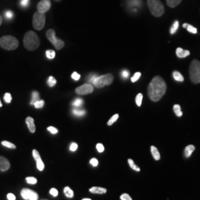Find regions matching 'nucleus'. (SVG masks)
Segmentation results:
<instances>
[{
	"label": "nucleus",
	"mask_w": 200,
	"mask_h": 200,
	"mask_svg": "<svg viewBox=\"0 0 200 200\" xmlns=\"http://www.w3.org/2000/svg\"><path fill=\"white\" fill-rule=\"evenodd\" d=\"M118 119H119V114H114V115L113 116L111 119H110L109 121H108V123H107V125H108V126H111V125H112L114 122H116Z\"/></svg>",
	"instance_id": "nucleus-29"
},
{
	"label": "nucleus",
	"mask_w": 200,
	"mask_h": 200,
	"mask_svg": "<svg viewBox=\"0 0 200 200\" xmlns=\"http://www.w3.org/2000/svg\"><path fill=\"white\" fill-rule=\"evenodd\" d=\"M0 47L7 51H13L19 47V41L12 36H4L0 38Z\"/></svg>",
	"instance_id": "nucleus-3"
},
{
	"label": "nucleus",
	"mask_w": 200,
	"mask_h": 200,
	"mask_svg": "<svg viewBox=\"0 0 200 200\" xmlns=\"http://www.w3.org/2000/svg\"><path fill=\"white\" fill-rule=\"evenodd\" d=\"M120 199L121 200H133L132 198L128 194H123L120 196Z\"/></svg>",
	"instance_id": "nucleus-40"
},
{
	"label": "nucleus",
	"mask_w": 200,
	"mask_h": 200,
	"mask_svg": "<svg viewBox=\"0 0 200 200\" xmlns=\"http://www.w3.org/2000/svg\"><path fill=\"white\" fill-rule=\"evenodd\" d=\"M113 81H114V76L111 74H107L105 75L99 76H97L94 79L92 85L97 88H102L106 85H111Z\"/></svg>",
	"instance_id": "nucleus-6"
},
{
	"label": "nucleus",
	"mask_w": 200,
	"mask_h": 200,
	"mask_svg": "<svg viewBox=\"0 0 200 200\" xmlns=\"http://www.w3.org/2000/svg\"><path fill=\"white\" fill-rule=\"evenodd\" d=\"M151 154H152L153 157L154 158V159L156 160V161H158V160L160 159L161 156H160L159 152L158 149H157L155 146H154V145L151 146Z\"/></svg>",
	"instance_id": "nucleus-18"
},
{
	"label": "nucleus",
	"mask_w": 200,
	"mask_h": 200,
	"mask_svg": "<svg viewBox=\"0 0 200 200\" xmlns=\"http://www.w3.org/2000/svg\"><path fill=\"white\" fill-rule=\"evenodd\" d=\"M173 109H174V114H176V116H178V117L182 116L183 113H182V111H181V107H180L179 105H178V104L174 105Z\"/></svg>",
	"instance_id": "nucleus-21"
},
{
	"label": "nucleus",
	"mask_w": 200,
	"mask_h": 200,
	"mask_svg": "<svg viewBox=\"0 0 200 200\" xmlns=\"http://www.w3.org/2000/svg\"><path fill=\"white\" fill-rule=\"evenodd\" d=\"M25 122H26L27 125H28V129H29L30 132L32 133V134L35 133L36 126H35V124H34V118H32V117H31V116H28L26 118V119H25Z\"/></svg>",
	"instance_id": "nucleus-14"
},
{
	"label": "nucleus",
	"mask_w": 200,
	"mask_h": 200,
	"mask_svg": "<svg viewBox=\"0 0 200 200\" xmlns=\"http://www.w3.org/2000/svg\"><path fill=\"white\" fill-rule=\"evenodd\" d=\"M96 148L97 151H98L99 153H102V152H104V151H105V147H104V145L101 143L97 144Z\"/></svg>",
	"instance_id": "nucleus-38"
},
{
	"label": "nucleus",
	"mask_w": 200,
	"mask_h": 200,
	"mask_svg": "<svg viewBox=\"0 0 200 200\" xmlns=\"http://www.w3.org/2000/svg\"><path fill=\"white\" fill-rule=\"evenodd\" d=\"M90 164H91L93 167L98 166V165H99L98 159L96 158H92L91 160H90Z\"/></svg>",
	"instance_id": "nucleus-39"
},
{
	"label": "nucleus",
	"mask_w": 200,
	"mask_h": 200,
	"mask_svg": "<svg viewBox=\"0 0 200 200\" xmlns=\"http://www.w3.org/2000/svg\"><path fill=\"white\" fill-rule=\"evenodd\" d=\"M64 194L68 198H73L74 196V193L69 187H65L64 188Z\"/></svg>",
	"instance_id": "nucleus-23"
},
{
	"label": "nucleus",
	"mask_w": 200,
	"mask_h": 200,
	"mask_svg": "<svg viewBox=\"0 0 200 200\" xmlns=\"http://www.w3.org/2000/svg\"><path fill=\"white\" fill-rule=\"evenodd\" d=\"M187 30H188V32L191 33V34H196L197 33V29L195 28V27L192 26V25H188V26H187Z\"/></svg>",
	"instance_id": "nucleus-36"
},
{
	"label": "nucleus",
	"mask_w": 200,
	"mask_h": 200,
	"mask_svg": "<svg viewBox=\"0 0 200 200\" xmlns=\"http://www.w3.org/2000/svg\"><path fill=\"white\" fill-rule=\"evenodd\" d=\"M4 100L6 103H11V100H12V96H11V94L9 93H6L4 96Z\"/></svg>",
	"instance_id": "nucleus-35"
},
{
	"label": "nucleus",
	"mask_w": 200,
	"mask_h": 200,
	"mask_svg": "<svg viewBox=\"0 0 200 200\" xmlns=\"http://www.w3.org/2000/svg\"><path fill=\"white\" fill-rule=\"evenodd\" d=\"M83 99L81 98H76L74 102H73V105L74 107H80L82 106L83 104Z\"/></svg>",
	"instance_id": "nucleus-30"
},
{
	"label": "nucleus",
	"mask_w": 200,
	"mask_h": 200,
	"mask_svg": "<svg viewBox=\"0 0 200 200\" xmlns=\"http://www.w3.org/2000/svg\"><path fill=\"white\" fill-rule=\"evenodd\" d=\"M49 193H50V194H51V195H52L54 197H56L59 194L58 191H57V190L54 188H51V189L50 190Z\"/></svg>",
	"instance_id": "nucleus-43"
},
{
	"label": "nucleus",
	"mask_w": 200,
	"mask_h": 200,
	"mask_svg": "<svg viewBox=\"0 0 200 200\" xmlns=\"http://www.w3.org/2000/svg\"><path fill=\"white\" fill-rule=\"evenodd\" d=\"M69 148H70V151L74 152V151H76L77 148H78V145H77L76 142H72V143L71 144V145H70Z\"/></svg>",
	"instance_id": "nucleus-41"
},
{
	"label": "nucleus",
	"mask_w": 200,
	"mask_h": 200,
	"mask_svg": "<svg viewBox=\"0 0 200 200\" xmlns=\"http://www.w3.org/2000/svg\"><path fill=\"white\" fill-rule=\"evenodd\" d=\"M179 26V21L176 20L175 22L173 23L172 26L171 27V29H170V34H174L178 30Z\"/></svg>",
	"instance_id": "nucleus-24"
},
{
	"label": "nucleus",
	"mask_w": 200,
	"mask_h": 200,
	"mask_svg": "<svg viewBox=\"0 0 200 200\" xmlns=\"http://www.w3.org/2000/svg\"><path fill=\"white\" fill-rule=\"evenodd\" d=\"M148 6L154 16H162L165 13V7L159 0H148Z\"/></svg>",
	"instance_id": "nucleus-4"
},
{
	"label": "nucleus",
	"mask_w": 200,
	"mask_h": 200,
	"mask_svg": "<svg viewBox=\"0 0 200 200\" xmlns=\"http://www.w3.org/2000/svg\"><path fill=\"white\" fill-rule=\"evenodd\" d=\"M176 54L179 58H185L190 55V51L188 50H183L181 48H178L176 50Z\"/></svg>",
	"instance_id": "nucleus-15"
},
{
	"label": "nucleus",
	"mask_w": 200,
	"mask_h": 200,
	"mask_svg": "<svg viewBox=\"0 0 200 200\" xmlns=\"http://www.w3.org/2000/svg\"><path fill=\"white\" fill-rule=\"evenodd\" d=\"M2 106V102H1V101H0V108Z\"/></svg>",
	"instance_id": "nucleus-52"
},
{
	"label": "nucleus",
	"mask_w": 200,
	"mask_h": 200,
	"mask_svg": "<svg viewBox=\"0 0 200 200\" xmlns=\"http://www.w3.org/2000/svg\"><path fill=\"white\" fill-rule=\"evenodd\" d=\"M93 91H94V86L90 83L84 84V85L76 88L75 90L76 94L80 96L88 95V94H91Z\"/></svg>",
	"instance_id": "nucleus-9"
},
{
	"label": "nucleus",
	"mask_w": 200,
	"mask_h": 200,
	"mask_svg": "<svg viewBox=\"0 0 200 200\" xmlns=\"http://www.w3.org/2000/svg\"><path fill=\"white\" fill-rule=\"evenodd\" d=\"M2 21H3V19H2V16L0 15V25L2 24Z\"/></svg>",
	"instance_id": "nucleus-49"
},
{
	"label": "nucleus",
	"mask_w": 200,
	"mask_h": 200,
	"mask_svg": "<svg viewBox=\"0 0 200 200\" xmlns=\"http://www.w3.org/2000/svg\"><path fill=\"white\" fill-rule=\"evenodd\" d=\"M1 144H2L3 146L6 147V148H11V149H16V148L14 144L11 143V142H8V141H2V142H1Z\"/></svg>",
	"instance_id": "nucleus-27"
},
{
	"label": "nucleus",
	"mask_w": 200,
	"mask_h": 200,
	"mask_svg": "<svg viewBox=\"0 0 200 200\" xmlns=\"http://www.w3.org/2000/svg\"><path fill=\"white\" fill-rule=\"evenodd\" d=\"M34 107L36 108H42L45 105V101L43 100H39L34 104Z\"/></svg>",
	"instance_id": "nucleus-34"
},
{
	"label": "nucleus",
	"mask_w": 200,
	"mask_h": 200,
	"mask_svg": "<svg viewBox=\"0 0 200 200\" xmlns=\"http://www.w3.org/2000/svg\"><path fill=\"white\" fill-rule=\"evenodd\" d=\"M27 183L30 184V185H36L37 183V179L35 177L33 176H28L25 179Z\"/></svg>",
	"instance_id": "nucleus-31"
},
{
	"label": "nucleus",
	"mask_w": 200,
	"mask_h": 200,
	"mask_svg": "<svg viewBox=\"0 0 200 200\" xmlns=\"http://www.w3.org/2000/svg\"><path fill=\"white\" fill-rule=\"evenodd\" d=\"M13 16H14V14L11 11H8L5 13V16H6L7 19H10L12 18Z\"/></svg>",
	"instance_id": "nucleus-48"
},
{
	"label": "nucleus",
	"mask_w": 200,
	"mask_h": 200,
	"mask_svg": "<svg viewBox=\"0 0 200 200\" xmlns=\"http://www.w3.org/2000/svg\"><path fill=\"white\" fill-rule=\"evenodd\" d=\"M73 114L74 115H75L76 116H83L85 115L86 112H85V110L82 109H74L73 111Z\"/></svg>",
	"instance_id": "nucleus-26"
},
{
	"label": "nucleus",
	"mask_w": 200,
	"mask_h": 200,
	"mask_svg": "<svg viewBox=\"0 0 200 200\" xmlns=\"http://www.w3.org/2000/svg\"><path fill=\"white\" fill-rule=\"evenodd\" d=\"M7 199L8 200H16V196L14 194L10 193V194H7Z\"/></svg>",
	"instance_id": "nucleus-47"
},
{
	"label": "nucleus",
	"mask_w": 200,
	"mask_h": 200,
	"mask_svg": "<svg viewBox=\"0 0 200 200\" xmlns=\"http://www.w3.org/2000/svg\"><path fill=\"white\" fill-rule=\"evenodd\" d=\"M29 1L30 0H21L20 4L22 5L23 8H26L28 5H29Z\"/></svg>",
	"instance_id": "nucleus-45"
},
{
	"label": "nucleus",
	"mask_w": 200,
	"mask_h": 200,
	"mask_svg": "<svg viewBox=\"0 0 200 200\" xmlns=\"http://www.w3.org/2000/svg\"><path fill=\"white\" fill-rule=\"evenodd\" d=\"M42 200H48V199H42Z\"/></svg>",
	"instance_id": "nucleus-53"
},
{
	"label": "nucleus",
	"mask_w": 200,
	"mask_h": 200,
	"mask_svg": "<svg viewBox=\"0 0 200 200\" xmlns=\"http://www.w3.org/2000/svg\"><path fill=\"white\" fill-rule=\"evenodd\" d=\"M39 100V94L37 91H34L32 93V99H31V105H34L36 102Z\"/></svg>",
	"instance_id": "nucleus-25"
},
{
	"label": "nucleus",
	"mask_w": 200,
	"mask_h": 200,
	"mask_svg": "<svg viewBox=\"0 0 200 200\" xmlns=\"http://www.w3.org/2000/svg\"><path fill=\"white\" fill-rule=\"evenodd\" d=\"M167 85L165 80L161 76H156L153 78L148 85V96L153 102H158L165 95Z\"/></svg>",
	"instance_id": "nucleus-1"
},
{
	"label": "nucleus",
	"mask_w": 200,
	"mask_h": 200,
	"mask_svg": "<svg viewBox=\"0 0 200 200\" xmlns=\"http://www.w3.org/2000/svg\"><path fill=\"white\" fill-rule=\"evenodd\" d=\"M55 56H56L55 51H53V50H48V51H46V56L48 57V59H54Z\"/></svg>",
	"instance_id": "nucleus-33"
},
{
	"label": "nucleus",
	"mask_w": 200,
	"mask_h": 200,
	"mask_svg": "<svg viewBox=\"0 0 200 200\" xmlns=\"http://www.w3.org/2000/svg\"><path fill=\"white\" fill-rule=\"evenodd\" d=\"M190 78L193 83L198 84L200 82V62L198 60H193L190 65Z\"/></svg>",
	"instance_id": "nucleus-5"
},
{
	"label": "nucleus",
	"mask_w": 200,
	"mask_h": 200,
	"mask_svg": "<svg viewBox=\"0 0 200 200\" xmlns=\"http://www.w3.org/2000/svg\"><path fill=\"white\" fill-rule=\"evenodd\" d=\"M23 44L25 48L28 51H35L39 47V38L35 32L29 31L25 34L23 39Z\"/></svg>",
	"instance_id": "nucleus-2"
},
{
	"label": "nucleus",
	"mask_w": 200,
	"mask_h": 200,
	"mask_svg": "<svg viewBox=\"0 0 200 200\" xmlns=\"http://www.w3.org/2000/svg\"><path fill=\"white\" fill-rule=\"evenodd\" d=\"M21 196L25 200H38L39 199L38 194L29 188H23L21 191Z\"/></svg>",
	"instance_id": "nucleus-10"
},
{
	"label": "nucleus",
	"mask_w": 200,
	"mask_h": 200,
	"mask_svg": "<svg viewBox=\"0 0 200 200\" xmlns=\"http://www.w3.org/2000/svg\"><path fill=\"white\" fill-rule=\"evenodd\" d=\"M194 151H195V146L194 145H189L185 147V151H184V155H185V158H189Z\"/></svg>",
	"instance_id": "nucleus-17"
},
{
	"label": "nucleus",
	"mask_w": 200,
	"mask_h": 200,
	"mask_svg": "<svg viewBox=\"0 0 200 200\" xmlns=\"http://www.w3.org/2000/svg\"><path fill=\"white\" fill-rule=\"evenodd\" d=\"M11 167L10 162L5 157L0 156V171H6Z\"/></svg>",
	"instance_id": "nucleus-13"
},
{
	"label": "nucleus",
	"mask_w": 200,
	"mask_h": 200,
	"mask_svg": "<svg viewBox=\"0 0 200 200\" xmlns=\"http://www.w3.org/2000/svg\"><path fill=\"white\" fill-rule=\"evenodd\" d=\"M128 165H129V166L131 167V169H133L135 171H137V172H139L140 168H139L136 165L135 162H134V160L131 159H128Z\"/></svg>",
	"instance_id": "nucleus-22"
},
{
	"label": "nucleus",
	"mask_w": 200,
	"mask_h": 200,
	"mask_svg": "<svg viewBox=\"0 0 200 200\" xmlns=\"http://www.w3.org/2000/svg\"><path fill=\"white\" fill-rule=\"evenodd\" d=\"M46 36L50 42L54 45V48L56 50L62 49L65 46V42L62 40L59 39L56 36L55 31L54 29H49L46 31Z\"/></svg>",
	"instance_id": "nucleus-7"
},
{
	"label": "nucleus",
	"mask_w": 200,
	"mask_h": 200,
	"mask_svg": "<svg viewBox=\"0 0 200 200\" xmlns=\"http://www.w3.org/2000/svg\"><path fill=\"white\" fill-rule=\"evenodd\" d=\"M47 83H48V86L54 87V85H55L56 84V79L54 78V77L49 76V78H48V81H47Z\"/></svg>",
	"instance_id": "nucleus-32"
},
{
	"label": "nucleus",
	"mask_w": 200,
	"mask_h": 200,
	"mask_svg": "<svg viewBox=\"0 0 200 200\" xmlns=\"http://www.w3.org/2000/svg\"><path fill=\"white\" fill-rule=\"evenodd\" d=\"M82 200H92V199H89V198H85V199H82Z\"/></svg>",
	"instance_id": "nucleus-51"
},
{
	"label": "nucleus",
	"mask_w": 200,
	"mask_h": 200,
	"mask_svg": "<svg viewBox=\"0 0 200 200\" xmlns=\"http://www.w3.org/2000/svg\"><path fill=\"white\" fill-rule=\"evenodd\" d=\"M188 24L185 23V24H183V25H182V26H183V28H187V26H188Z\"/></svg>",
	"instance_id": "nucleus-50"
},
{
	"label": "nucleus",
	"mask_w": 200,
	"mask_h": 200,
	"mask_svg": "<svg viewBox=\"0 0 200 200\" xmlns=\"http://www.w3.org/2000/svg\"><path fill=\"white\" fill-rule=\"evenodd\" d=\"M89 191L92 194H104L107 192V189L101 187H92L89 189Z\"/></svg>",
	"instance_id": "nucleus-16"
},
{
	"label": "nucleus",
	"mask_w": 200,
	"mask_h": 200,
	"mask_svg": "<svg viewBox=\"0 0 200 200\" xmlns=\"http://www.w3.org/2000/svg\"><path fill=\"white\" fill-rule=\"evenodd\" d=\"M45 19H46V16H45V14H42L39 12H36L34 14L32 20V24L34 28L37 31H40L45 27Z\"/></svg>",
	"instance_id": "nucleus-8"
},
{
	"label": "nucleus",
	"mask_w": 200,
	"mask_h": 200,
	"mask_svg": "<svg viewBox=\"0 0 200 200\" xmlns=\"http://www.w3.org/2000/svg\"><path fill=\"white\" fill-rule=\"evenodd\" d=\"M80 77H81V76H80V74H79L77 72H74L72 74V75H71V78H72L73 79L75 80V81H78L80 79Z\"/></svg>",
	"instance_id": "nucleus-44"
},
{
	"label": "nucleus",
	"mask_w": 200,
	"mask_h": 200,
	"mask_svg": "<svg viewBox=\"0 0 200 200\" xmlns=\"http://www.w3.org/2000/svg\"><path fill=\"white\" fill-rule=\"evenodd\" d=\"M142 99H143V95H142V94H137L136 97V105L138 107H140L142 105Z\"/></svg>",
	"instance_id": "nucleus-28"
},
{
	"label": "nucleus",
	"mask_w": 200,
	"mask_h": 200,
	"mask_svg": "<svg viewBox=\"0 0 200 200\" xmlns=\"http://www.w3.org/2000/svg\"><path fill=\"white\" fill-rule=\"evenodd\" d=\"M32 155L33 157L35 159L36 162V168L39 171H42L45 168V164L42 162V158L40 156V154L39 153L38 151L36 150H33L32 151Z\"/></svg>",
	"instance_id": "nucleus-12"
},
{
	"label": "nucleus",
	"mask_w": 200,
	"mask_h": 200,
	"mask_svg": "<svg viewBox=\"0 0 200 200\" xmlns=\"http://www.w3.org/2000/svg\"><path fill=\"white\" fill-rule=\"evenodd\" d=\"M173 77H174V79H175L176 81H177V82H182L184 81L183 76L180 74L179 71H174V72H173Z\"/></svg>",
	"instance_id": "nucleus-19"
},
{
	"label": "nucleus",
	"mask_w": 200,
	"mask_h": 200,
	"mask_svg": "<svg viewBox=\"0 0 200 200\" xmlns=\"http://www.w3.org/2000/svg\"><path fill=\"white\" fill-rule=\"evenodd\" d=\"M182 0H166L167 5L171 8H175L182 2Z\"/></svg>",
	"instance_id": "nucleus-20"
},
{
	"label": "nucleus",
	"mask_w": 200,
	"mask_h": 200,
	"mask_svg": "<svg viewBox=\"0 0 200 200\" xmlns=\"http://www.w3.org/2000/svg\"><path fill=\"white\" fill-rule=\"evenodd\" d=\"M129 71H127V70H124V71H122V76L123 77L124 79H128V76H129Z\"/></svg>",
	"instance_id": "nucleus-46"
},
{
	"label": "nucleus",
	"mask_w": 200,
	"mask_h": 200,
	"mask_svg": "<svg viewBox=\"0 0 200 200\" xmlns=\"http://www.w3.org/2000/svg\"><path fill=\"white\" fill-rule=\"evenodd\" d=\"M47 129H48V131H49V132H51L52 134H56L57 133H58V129L54 128V127H53V126L48 127Z\"/></svg>",
	"instance_id": "nucleus-42"
},
{
	"label": "nucleus",
	"mask_w": 200,
	"mask_h": 200,
	"mask_svg": "<svg viewBox=\"0 0 200 200\" xmlns=\"http://www.w3.org/2000/svg\"><path fill=\"white\" fill-rule=\"evenodd\" d=\"M51 7V0H41L37 4V11L42 14H45Z\"/></svg>",
	"instance_id": "nucleus-11"
},
{
	"label": "nucleus",
	"mask_w": 200,
	"mask_h": 200,
	"mask_svg": "<svg viewBox=\"0 0 200 200\" xmlns=\"http://www.w3.org/2000/svg\"><path fill=\"white\" fill-rule=\"evenodd\" d=\"M141 75H142V74H141V73H140V72L135 73V74H134V76L131 78V82H136L137 80H138L140 78Z\"/></svg>",
	"instance_id": "nucleus-37"
}]
</instances>
